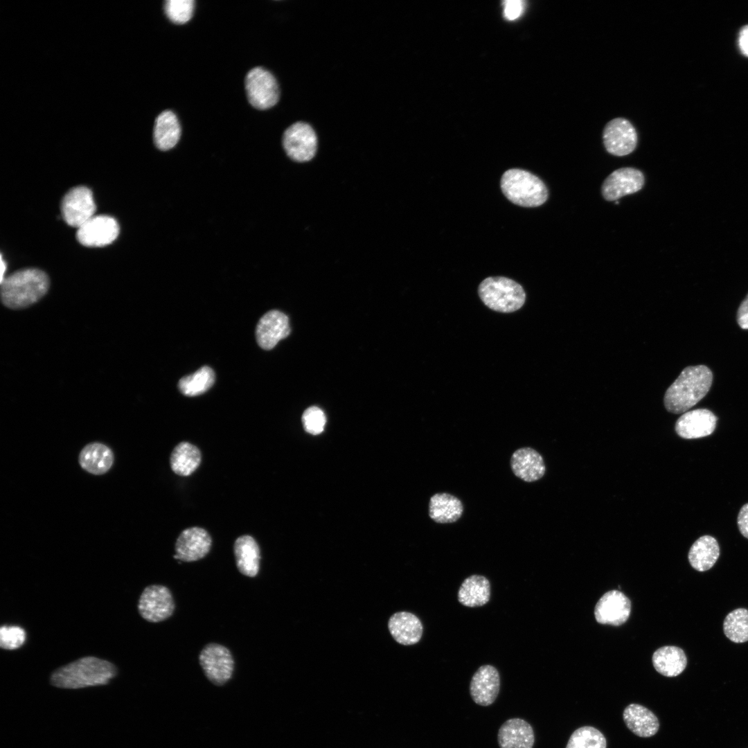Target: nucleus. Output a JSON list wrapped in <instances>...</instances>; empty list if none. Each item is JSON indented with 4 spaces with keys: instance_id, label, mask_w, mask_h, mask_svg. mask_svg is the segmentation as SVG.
Segmentation results:
<instances>
[{
    "instance_id": "obj_1",
    "label": "nucleus",
    "mask_w": 748,
    "mask_h": 748,
    "mask_svg": "<svg viewBox=\"0 0 748 748\" xmlns=\"http://www.w3.org/2000/svg\"><path fill=\"white\" fill-rule=\"evenodd\" d=\"M117 673V668L112 662L87 656L55 670L51 675L50 682L61 688H82L107 684Z\"/></svg>"
},
{
    "instance_id": "obj_2",
    "label": "nucleus",
    "mask_w": 748,
    "mask_h": 748,
    "mask_svg": "<svg viewBox=\"0 0 748 748\" xmlns=\"http://www.w3.org/2000/svg\"><path fill=\"white\" fill-rule=\"evenodd\" d=\"M712 382L713 373L706 366L685 368L665 393L666 409L676 414L688 411L706 395Z\"/></svg>"
},
{
    "instance_id": "obj_3",
    "label": "nucleus",
    "mask_w": 748,
    "mask_h": 748,
    "mask_svg": "<svg viewBox=\"0 0 748 748\" xmlns=\"http://www.w3.org/2000/svg\"><path fill=\"white\" fill-rule=\"evenodd\" d=\"M49 278L43 271L28 268L17 271L1 282L3 304L12 310L26 308L48 292Z\"/></svg>"
},
{
    "instance_id": "obj_4",
    "label": "nucleus",
    "mask_w": 748,
    "mask_h": 748,
    "mask_svg": "<svg viewBox=\"0 0 748 748\" xmlns=\"http://www.w3.org/2000/svg\"><path fill=\"white\" fill-rule=\"evenodd\" d=\"M501 189L512 203L524 207H537L548 198L544 183L531 172L518 168L506 170L500 181Z\"/></svg>"
},
{
    "instance_id": "obj_5",
    "label": "nucleus",
    "mask_w": 748,
    "mask_h": 748,
    "mask_svg": "<svg viewBox=\"0 0 748 748\" xmlns=\"http://www.w3.org/2000/svg\"><path fill=\"white\" fill-rule=\"evenodd\" d=\"M478 293L487 307L504 313L518 310L526 300L523 287L515 280L504 276L485 278L479 286Z\"/></svg>"
},
{
    "instance_id": "obj_6",
    "label": "nucleus",
    "mask_w": 748,
    "mask_h": 748,
    "mask_svg": "<svg viewBox=\"0 0 748 748\" xmlns=\"http://www.w3.org/2000/svg\"><path fill=\"white\" fill-rule=\"evenodd\" d=\"M199 662L206 677L215 686H224L232 677L234 659L231 651L221 644H206L199 653Z\"/></svg>"
},
{
    "instance_id": "obj_7",
    "label": "nucleus",
    "mask_w": 748,
    "mask_h": 748,
    "mask_svg": "<svg viewBox=\"0 0 748 748\" xmlns=\"http://www.w3.org/2000/svg\"><path fill=\"white\" fill-rule=\"evenodd\" d=\"M245 89L249 103L258 109H267L279 100L280 91L276 78L267 69L257 66L245 77Z\"/></svg>"
},
{
    "instance_id": "obj_8",
    "label": "nucleus",
    "mask_w": 748,
    "mask_h": 748,
    "mask_svg": "<svg viewBox=\"0 0 748 748\" xmlns=\"http://www.w3.org/2000/svg\"><path fill=\"white\" fill-rule=\"evenodd\" d=\"M175 604L170 589L161 585L147 586L141 593L138 610L143 618L150 623H159L170 618Z\"/></svg>"
},
{
    "instance_id": "obj_9",
    "label": "nucleus",
    "mask_w": 748,
    "mask_h": 748,
    "mask_svg": "<svg viewBox=\"0 0 748 748\" xmlns=\"http://www.w3.org/2000/svg\"><path fill=\"white\" fill-rule=\"evenodd\" d=\"M283 145L286 154L294 161L305 162L316 154L317 137L312 127L305 122H296L283 133Z\"/></svg>"
},
{
    "instance_id": "obj_10",
    "label": "nucleus",
    "mask_w": 748,
    "mask_h": 748,
    "mask_svg": "<svg viewBox=\"0 0 748 748\" xmlns=\"http://www.w3.org/2000/svg\"><path fill=\"white\" fill-rule=\"evenodd\" d=\"M61 211L66 224L79 228L94 216L96 204L92 192L85 186L73 188L63 197Z\"/></svg>"
},
{
    "instance_id": "obj_11",
    "label": "nucleus",
    "mask_w": 748,
    "mask_h": 748,
    "mask_svg": "<svg viewBox=\"0 0 748 748\" xmlns=\"http://www.w3.org/2000/svg\"><path fill=\"white\" fill-rule=\"evenodd\" d=\"M603 139L606 150L618 157L632 153L638 141L634 127L624 118H616L609 121L604 128Z\"/></svg>"
},
{
    "instance_id": "obj_12",
    "label": "nucleus",
    "mask_w": 748,
    "mask_h": 748,
    "mask_svg": "<svg viewBox=\"0 0 748 748\" xmlns=\"http://www.w3.org/2000/svg\"><path fill=\"white\" fill-rule=\"evenodd\" d=\"M119 233L116 220L108 215H94L78 228L77 240L86 247H104L114 242Z\"/></svg>"
},
{
    "instance_id": "obj_13",
    "label": "nucleus",
    "mask_w": 748,
    "mask_h": 748,
    "mask_svg": "<svg viewBox=\"0 0 748 748\" xmlns=\"http://www.w3.org/2000/svg\"><path fill=\"white\" fill-rule=\"evenodd\" d=\"M644 184L643 173L633 168H621L612 172L602 185V194L607 201H615L640 190Z\"/></svg>"
},
{
    "instance_id": "obj_14",
    "label": "nucleus",
    "mask_w": 748,
    "mask_h": 748,
    "mask_svg": "<svg viewBox=\"0 0 748 748\" xmlns=\"http://www.w3.org/2000/svg\"><path fill=\"white\" fill-rule=\"evenodd\" d=\"M212 539L208 533L200 527L184 529L175 543V554L178 560L190 562L204 558L210 551Z\"/></svg>"
},
{
    "instance_id": "obj_15",
    "label": "nucleus",
    "mask_w": 748,
    "mask_h": 748,
    "mask_svg": "<svg viewBox=\"0 0 748 748\" xmlns=\"http://www.w3.org/2000/svg\"><path fill=\"white\" fill-rule=\"evenodd\" d=\"M631 602L622 592L611 590L599 599L594 609L596 620L600 624L621 625L628 619Z\"/></svg>"
},
{
    "instance_id": "obj_16",
    "label": "nucleus",
    "mask_w": 748,
    "mask_h": 748,
    "mask_svg": "<svg viewBox=\"0 0 748 748\" xmlns=\"http://www.w3.org/2000/svg\"><path fill=\"white\" fill-rule=\"evenodd\" d=\"M499 673L492 665L480 666L470 681V696L477 704L482 706L493 704L499 695Z\"/></svg>"
},
{
    "instance_id": "obj_17",
    "label": "nucleus",
    "mask_w": 748,
    "mask_h": 748,
    "mask_svg": "<svg viewBox=\"0 0 748 748\" xmlns=\"http://www.w3.org/2000/svg\"><path fill=\"white\" fill-rule=\"evenodd\" d=\"M290 333L289 319L278 310H270L259 320L256 329L258 344L264 350H271Z\"/></svg>"
},
{
    "instance_id": "obj_18",
    "label": "nucleus",
    "mask_w": 748,
    "mask_h": 748,
    "mask_svg": "<svg viewBox=\"0 0 748 748\" xmlns=\"http://www.w3.org/2000/svg\"><path fill=\"white\" fill-rule=\"evenodd\" d=\"M717 420L715 414L706 409L688 411L676 421L675 431L686 439L705 437L714 431Z\"/></svg>"
},
{
    "instance_id": "obj_19",
    "label": "nucleus",
    "mask_w": 748,
    "mask_h": 748,
    "mask_svg": "<svg viewBox=\"0 0 748 748\" xmlns=\"http://www.w3.org/2000/svg\"><path fill=\"white\" fill-rule=\"evenodd\" d=\"M510 464L513 474L528 483L540 479L546 471L541 454L529 447L515 450L510 457Z\"/></svg>"
},
{
    "instance_id": "obj_20",
    "label": "nucleus",
    "mask_w": 748,
    "mask_h": 748,
    "mask_svg": "<svg viewBox=\"0 0 748 748\" xmlns=\"http://www.w3.org/2000/svg\"><path fill=\"white\" fill-rule=\"evenodd\" d=\"M500 748H533L535 734L532 726L526 720L515 718L504 722L498 731Z\"/></svg>"
},
{
    "instance_id": "obj_21",
    "label": "nucleus",
    "mask_w": 748,
    "mask_h": 748,
    "mask_svg": "<svg viewBox=\"0 0 748 748\" xmlns=\"http://www.w3.org/2000/svg\"><path fill=\"white\" fill-rule=\"evenodd\" d=\"M623 720L627 728L641 738L654 736L659 729V721L650 709L639 704L627 705L623 712Z\"/></svg>"
},
{
    "instance_id": "obj_22",
    "label": "nucleus",
    "mask_w": 748,
    "mask_h": 748,
    "mask_svg": "<svg viewBox=\"0 0 748 748\" xmlns=\"http://www.w3.org/2000/svg\"><path fill=\"white\" fill-rule=\"evenodd\" d=\"M388 627L393 639L404 645L417 643L423 632V627L418 617L408 612H399L393 614L389 620Z\"/></svg>"
},
{
    "instance_id": "obj_23",
    "label": "nucleus",
    "mask_w": 748,
    "mask_h": 748,
    "mask_svg": "<svg viewBox=\"0 0 748 748\" xmlns=\"http://www.w3.org/2000/svg\"><path fill=\"white\" fill-rule=\"evenodd\" d=\"M236 567L248 577L257 576L260 569V551L255 539L248 535L238 537L233 544Z\"/></svg>"
},
{
    "instance_id": "obj_24",
    "label": "nucleus",
    "mask_w": 748,
    "mask_h": 748,
    "mask_svg": "<svg viewBox=\"0 0 748 748\" xmlns=\"http://www.w3.org/2000/svg\"><path fill=\"white\" fill-rule=\"evenodd\" d=\"M463 513L462 501L447 492L434 495L429 503V516L438 524H451L458 521Z\"/></svg>"
},
{
    "instance_id": "obj_25",
    "label": "nucleus",
    "mask_w": 748,
    "mask_h": 748,
    "mask_svg": "<svg viewBox=\"0 0 748 748\" xmlns=\"http://www.w3.org/2000/svg\"><path fill=\"white\" fill-rule=\"evenodd\" d=\"M114 454L107 445L100 443L87 445L80 452L78 461L87 472L100 475L106 473L114 463Z\"/></svg>"
},
{
    "instance_id": "obj_26",
    "label": "nucleus",
    "mask_w": 748,
    "mask_h": 748,
    "mask_svg": "<svg viewBox=\"0 0 748 748\" xmlns=\"http://www.w3.org/2000/svg\"><path fill=\"white\" fill-rule=\"evenodd\" d=\"M490 583L481 575H472L465 578L458 591V600L468 607H481L490 600Z\"/></svg>"
},
{
    "instance_id": "obj_27",
    "label": "nucleus",
    "mask_w": 748,
    "mask_h": 748,
    "mask_svg": "<svg viewBox=\"0 0 748 748\" xmlns=\"http://www.w3.org/2000/svg\"><path fill=\"white\" fill-rule=\"evenodd\" d=\"M181 126L175 114L170 110L162 112L156 118L154 141L161 150L172 148L179 141Z\"/></svg>"
},
{
    "instance_id": "obj_28",
    "label": "nucleus",
    "mask_w": 748,
    "mask_h": 748,
    "mask_svg": "<svg viewBox=\"0 0 748 748\" xmlns=\"http://www.w3.org/2000/svg\"><path fill=\"white\" fill-rule=\"evenodd\" d=\"M720 555V546L712 536L704 535L698 538L691 546L688 552V561L693 568L699 571L710 569Z\"/></svg>"
},
{
    "instance_id": "obj_29",
    "label": "nucleus",
    "mask_w": 748,
    "mask_h": 748,
    "mask_svg": "<svg viewBox=\"0 0 748 748\" xmlns=\"http://www.w3.org/2000/svg\"><path fill=\"white\" fill-rule=\"evenodd\" d=\"M655 670L666 677H676L686 667L687 658L682 648L664 646L657 649L652 655Z\"/></svg>"
},
{
    "instance_id": "obj_30",
    "label": "nucleus",
    "mask_w": 748,
    "mask_h": 748,
    "mask_svg": "<svg viewBox=\"0 0 748 748\" xmlns=\"http://www.w3.org/2000/svg\"><path fill=\"white\" fill-rule=\"evenodd\" d=\"M202 459L200 450L186 441L177 445L172 451L170 463L172 470L177 475L188 477L199 467Z\"/></svg>"
},
{
    "instance_id": "obj_31",
    "label": "nucleus",
    "mask_w": 748,
    "mask_h": 748,
    "mask_svg": "<svg viewBox=\"0 0 748 748\" xmlns=\"http://www.w3.org/2000/svg\"><path fill=\"white\" fill-rule=\"evenodd\" d=\"M214 382V371L209 366H204L194 373L181 378L178 387L181 393L192 397L205 393Z\"/></svg>"
},
{
    "instance_id": "obj_32",
    "label": "nucleus",
    "mask_w": 748,
    "mask_h": 748,
    "mask_svg": "<svg viewBox=\"0 0 748 748\" xmlns=\"http://www.w3.org/2000/svg\"><path fill=\"white\" fill-rule=\"evenodd\" d=\"M725 636L734 643L748 641V609L738 608L727 614L723 623Z\"/></svg>"
},
{
    "instance_id": "obj_33",
    "label": "nucleus",
    "mask_w": 748,
    "mask_h": 748,
    "mask_svg": "<svg viewBox=\"0 0 748 748\" xmlns=\"http://www.w3.org/2000/svg\"><path fill=\"white\" fill-rule=\"evenodd\" d=\"M606 747L607 740L600 731L591 726H584L572 733L565 748Z\"/></svg>"
},
{
    "instance_id": "obj_34",
    "label": "nucleus",
    "mask_w": 748,
    "mask_h": 748,
    "mask_svg": "<svg viewBox=\"0 0 748 748\" xmlns=\"http://www.w3.org/2000/svg\"><path fill=\"white\" fill-rule=\"evenodd\" d=\"M194 8L195 1L193 0H168L164 5L168 18L177 24L188 22L193 17Z\"/></svg>"
},
{
    "instance_id": "obj_35",
    "label": "nucleus",
    "mask_w": 748,
    "mask_h": 748,
    "mask_svg": "<svg viewBox=\"0 0 748 748\" xmlns=\"http://www.w3.org/2000/svg\"><path fill=\"white\" fill-rule=\"evenodd\" d=\"M25 630L17 625H2L0 629V646L5 650L20 648L25 642Z\"/></svg>"
},
{
    "instance_id": "obj_36",
    "label": "nucleus",
    "mask_w": 748,
    "mask_h": 748,
    "mask_svg": "<svg viewBox=\"0 0 748 748\" xmlns=\"http://www.w3.org/2000/svg\"><path fill=\"white\" fill-rule=\"evenodd\" d=\"M326 422L323 411L317 407H310L305 410L302 415V423L304 429L309 434H321Z\"/></svg>"
},
{
    "instance_id": "obj_37",
    "label": "nucleus",
    "mask_w": 748,
    "mask_h": 748,
    "mask_svg": "<svg viewBox=\"0 0 748 748\" xmlns=\"http://www.w3.org/2000/svg\"><path fill=\"white\" fill-rule=\"evenodd\" d=\"M504 17L508 20L519 17L524 10V3L520 0H508L504 2Z\"/></svg>"
},
{
    "instance_id": "obj_38",
    "label": "nucleus",
    "mask_w": 748,
    "mask_h": 748,
    "mask_svg": "<svg viewBox=\"0 0 748 748\" xmlns=\"http://www.w3.org/2000/svg\"><path fill=\"white\" fill-rule=\"evenodd\" d=\"M737 321L741 328L748 330V294L738 308Z\"/></svg>"
},
{
    "instance_id": "obj_39",
    "label": "nucleus",
    "mask_w": 748,
    "mask_h": 748,
    "mask_svg": "<svg viewBox=\"0 0 748 748\" xmlns=\"http://www.w3.org/2000/svg\"><path fill=\"white\" fill-rule=\"evenodd\" d=\"M738 526L740 533L748 539V503L742 506L738 515Z\"/></svg>"
},
{
    "instance_id": "obj_40",
    "label": "nucleus",
    "mask_w": 748,
    "mask_h": 748,
    "mask_svg": "<svg viewBox=\"0 0 748 748\" xmlns=\"http://www.w3.org/2000/svg\"><path fill=\"white\" fill-rule=\"evenodd\" d=\"M739 46L743 54L748 56V26L742 28L738 39Z\"/></svg>"
},
{
    "instance_id": "obj_41",
    "label": "nucleus",
    "mask_w": 748,
    "mask_h": 748,
    "mask_svg": "<svg viewBox=\"0 0 748 748\" xmlns=\"http://www.w3.org/2000/svg\"><path fill=\"white\" fill-rule=\"evenodd\" d=\"M6 269V262L3 260L2 254H1V282L3 280V274Z\"/></svg>"
}]
</instances>
